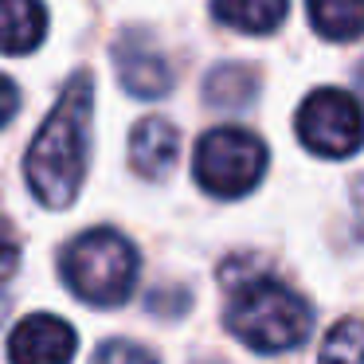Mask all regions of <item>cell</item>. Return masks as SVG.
<instances>
[{"instance_id":"1","label":"cell","mask_w":364,"mask_h":364,"mask_svg":"<svg viewBox=\"0 0 364 364\" xmlns=\"http://www.w3.org/2000/svg\"><path fill=\"white\" fill-rule=\"evenodd\" d=\"M90 118H95V82L87 71H79L40 126L24 161V176L40 204L67 208L79 196L90 161Z\"/></svg>"},{"instance_id":"2","label":"cell","mask_w":364,"mask_h":364,"mask_svg":"<svg viewBox=\"0 0 364 364\" xmlns=\"http://www.w3.org/2000/svg\"><path fill=\"white\" fill-rule=\"evenodd\" d=\"M223 286L231 290L228 298V329L255 353H286L298 348L314 329V309L298 290L267 274L235 278L223 274Z\"/></svg>"},{"instance_id":"3","label":"cell","mask_w":364,"mask_h":364,"mask_svg":"<svg viewBox=\"0 0 364 364\" xmlns=\"http://www.w3.org/2000/svg\"><path fill=\"white\" fill-rule=\"evenodd\" d=\"M63 278L90 306H122L137 282V251L110 228L82 231L63 251Z\"/></svg>"},{"instance_id":"4","label":"cell","mask_w":364,"mask_h":364,"mask_svg":"<svg viewBox=\"0 0 364 364\" xmlns=\"http://www.w3.org/2000/svg\"><path fill=\"white\" fill-rule=\"evenodd\" d=\"M192 173H196L200 188L220 200L247 196L267 173V145L251 129H239V126L208 129L196 141Z\"/></svg>"},{"instance_id":"5","label":"cell","mask_w":364,"mask_h":364,"mask_svg":"<svg viewBox=\"0 0 364 364\" xmlns=\"http://www.w3.org/2000/svg\"><path fill=\"white\" fill-rule=\"evenodd\" d=\"M298 137L317 157H353L364 145V110L345 90H317L298 110Z\"/></svg>"},{"instance_id":"6","label":"cell","mask_w":364,"mask_h":364,"mask_svg":"<svg viewBox=\"0 0 364 364\" xmlns=\"http://www.w3.org/2000/svg\"><path fill=\"white\" fill-rule=\"evenodd\" d=\"M79 337L55 314H32L12 329L9 360L12 364H71Z\"/></svg>"},{"instance_id":"7","label":"cell","mask_w":364,"mask_h":364,"mask_svg":"<svg viewBox=\"0 0 364 364\" xmlns=\"http://www.w3.org/2000/svg\"><path fill=\"white\" fill-rule=\"evenodd\" d=\"M114 67H118V82L134 98H165L173 87V67L149 43V36L129 32L114 48Z\"/></svg>"},{"instance_id":"8","label":"cell","mask_w":364,"mask_h":364,"mask_svg":"<svg viewBox=\"0 0 364 364\" xmlns=\"http://www.w3.org/2000/svg\"><path fill=\"white\" fill-rule=\"evenodd\" d=\"M176 153H181V134H176V126H168L165 118H145L134 126V137H129V165H134L145 181H161V176L176 165Z\"/></svg>"},{"instance_id":"9","label":"cell","mask_w":364,"mask_h":364,"mask_svg":"<svg viewBox=\"0 0 364 364\" xmlns=\"http://www.w3.org/2000/svg\"><path fill=\"white\" fill-rule=\"evenodd\" d=\"M48 36L40 0H0V55H28Z\"/></svg>"},{"instance_id":"10","label":"cell","mask_w":364,"mask_h":364,"mask_svg":"<svg viewBox=\"0 0 364 364\" xmlns=\"http://www.w3.org/2000/svg\"><path fill=\"white\" fill-rule=\"evenodd\" d=\"M286 9H290L286 0H212V12L220 24L251 36H267L274 28H282Z\"/></svg>"},{"instance_id":"11","label":"cell","mask_w":364,"mask_h":364,"mask_svg":"<svg viewBox=\"0 0 364 364\" xmlns=\"http://www.w3.org/2000/svg\"><path fill=\"white\" fill-rule=\"evenodd\" d=\"M309 24L333 43L364 36V0H306Z\"/></svg>"},{"instance_id":"12","label":"cell","mask_w":364,"mask_h":364,"mask_svg":"<svg viewBox=\"0 0 364 364\" xmlns=\"http://www.w3.org/2000/svg\"><path fill=\"white\" fill-rule=\"evenodd\" d=\"M255 87H259V79H255L251 67L223 63V67H215V71L208 75L204 95H208V102L220 106V110H243V106L255 98Z\"/></svg>"},{"instance_id":"13","label":"cell","mask_w":364,"mask_h":364,"mask_svg":"<svg viewBox=\"0 0 364 364\" xmlns=\"http://www.w3.org/2000/svg\"><path fill=\"white\" fill-rule=\"evenodd\" d=\"M317 364H364V321L345 317L333 325L329 337L321 341Z\"/></svg>"},{"instance_id":"14","label":"cell","mask_w":364,"mask_h":364,"mask_svg":"<svg viewBox=\"0 0 364 364\" xmlns=\"http://www.w3.org/2000/svg\"><path fill=\"white\" fill-rule=\"evenodd\" d=\"M95 364H157V356L145 353L141 345H129V341H110L98 348Z\"/></svg>"},{"instance_id":"15","label":"cell","mask_w":364,"mask_h":364,"mask_svg":"<svg viewBox=\"0 0 364 364\" xmlns=\"http://www.w3.org/2000/svg\"><path fill=\"white\" fill-rule=\"evenodd\" d=\"M20 262V247H16V235H12V228L4 220H0V282H9L12 270H16Z\"/></svg>"},{"instance_id":"16","label":"cell","mask_w":364,"mask_h":364,"mask_svg":"<svg viewBox=\"0 0 364 364\" xmlns=\"http://www.w3.org/2000/svg\"><path fill=\"white\" fill-rule=\"evenodd\" d=\"M12 114H16V87H12L4 75H0V126H4Z\"/></svg>"},{"instance_id":"17","label":"cell","mask_w":364,"mask_h":364,"mask_svg":"<svg viewBox=\"0 0 364 364\" xmlns=\"http://www.w3.org/2000/svg\"><path fill=\"white\" fill-rule=\"evenodd\" d=\"M356 87L364 90V63H360V71H356Z\"/></svg>"}]
</instances>
